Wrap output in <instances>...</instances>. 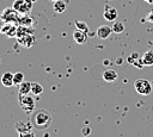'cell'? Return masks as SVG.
<instances>
[{
    "label": "cell",
    "instance_id": "cell-25",
    "mask_svg": "<svg viewBox=\"0 0 153 137\" xmlns=\"http://www.w3.org/2000/svg\"><path fill=\"white\" fill-rule=\"evenodd\" d=\"M29 1H31V2H36L37 0H29Z\"/></svg>",
    "mask_w": 153,
    "mask_h": 137
},
{
    "label": "cell",
    "instance_id": "cell-4",
    "mask_svg": "<svg viewBox=\"0 0 153 137\" xmlns=\"http://www.w3.org/2000/svg\"><path fill=\"white\" fill-rule=\"evenodd\" d=\"M32 4L29 0H14L12 4V7L19 13V14H29L32 10Z\"/></svg>",
    "mask_w": 153,
    "mask_h": 137
},
{
    "label": "cell",
    "instance_id": "cell-6",
    "mask_svg": "<svg viewBox=\"0 0 153 137\" xmlns=\"http://www.w3.org/2000/svg\"><path fill=\"white\" fill-rule=\"evenodd\" d=\"M17 29H18V26L14 25V23H5L0 29V33L6 36L7 38L16 37L17 36Z\"/></svg>",
    "mask_w": 153,
    "mask_h": 137
},
{
    "label": "cell",
    "instance_id": "cell-22",
    "mask_svg": "<svg viewBox=\"0 0 153 137\" xmlns=\"http://www.w3.org/2000/svg\"><path fill=\"white\" fill-rule=\"evenodd\" d=\"M19 137H36V135H35L33 130H29V131H25V132H20Z\"/></svg>",
    "mask_w": 153,
    "mask_h": 137
},
{
    "label": "cell",
    "instance_id": "cell-3",
    "mask_svg": "<svg viewBox=\"0 0 153 137\" xmlns=\"http://www.w3.org/2000/svg\"><path fill=\"white\" fill-rule=\"evenodd\" d=\"M134 88L141 95H148L152 92V85L146 79H137L134 82Z\"/></svg>",
    "mask_w": 153,
    "mask_h": 137
},
{
    "label": "cell",
    "instance_id": "cell-17",
    "mask_svg": "<svg viewBox=\"0 0 153 137\" xmlns=\"http://www.w3.org/2000/svg\"><path fill=\"white\" fill-rule=\"evenodd\" d=\"M17 23H19L23 26H31L32 19L27 14H19V18H18V21Z\"/></svg>",
    "mask_w": 153,
    "mask_h": 137
},
{
    "label": "cell",
    "instance_id": "cell-13",
    "mask_svg": "<svg viewBox=\"0 0 153 137\" xmlns=\"http://www.w3.org/2000/svg\"><path fill=\"white\" fill-rule=\"evenodd\" d=\"M117 77H118V75L114 69H106L103 73V80L106 82H114V81H116Z\"/></svg>",
    "mask_w": 153,
    "mask_h": 137
},
{
    "label": "cell",
    "instance_id": "cell-7",
    "mask_svg": "<svg viewBox=\"0 0 153 137\" xmlns=\"http://www.w3.org/2000/svg\"><path fill=\"white\" fill-rule=\"evenodd\" d=\"M103 17L105 20L108 21H115L116 18H117V10L112 6H109L106 5L104 7V12H103Z\"/></svg>",
    "mask_w": 153,
    "mask_h": 137
},
{
    "label": "cell",
    "instance_id": "cell-2",
    "mask_svg": "<svg viewBox=\"0 0 153 137\" xmlns=\"http://www.w3.org/2000/svg\"><path fill=\"white\" fill-rule=\"evenodd\" d=\"M19 106L26 113H32L35 111V98L30 94H19Z\"/></svg>",
    "mask_w": 153,
    "mask_h": 137
},
{
    "label": "cell",
    "instance_id": "cell-18",
    "mask_svg": "<svg viewBox=\"0 0 153 137\" xmlns=\"http://www.w3.org/2000/svg\"><path fill=\"white\" fill-rule=\"evenodd\" d=\"M43 92V87L38 82H31V94L32 95H39Z\"/></svg>",
    "mask_w": 153,
    "mask_h": 137
},
{
    "label": "cell",
    "instance_id": "cell-16",
    "mask_svg": "<svg viewBox=\"0 0 153 137\" xmlns=\"http://www.w3.org/2000/svg\"><path fill=\"white\" fill-rule=\"evenodd\" d=\"M53 10L56 13H63L66 11V4L63 0H56L53 4Z\"/></svg>",
    "mask_w": 153,
    "mask_h": 137
},
{
    "label": "cell",
    "instance_id": "cell-11",
    "mask_svg": "<svg viewBox=\"0 0 153 137\" xmlns=\"http://www.w3.org/2000/svg\"><path fill=\"white\" fill-rule=\"evenodd\" d=\"M73 38H74V41H75L78 44H84V43L87 41V32L76 29V30L73 32Z\"/></svg>",
    "mask_w": 153,
    "mask_h": 137
},
{
    "label": "cell",
    "instance_id": "cell-20",
    "mask_svg": "<svg viewBox=\"0 0 153 137\" xmlns=\"http://www.w3.org/2000/svg\"><path fill=\"white\" fill-rule=\"evenodd\" d=\"M24 81V74L22 71H17L13 74V82H14V86H19L22 82Z\"/></svg>",
    "mask_w": 153,
    "mask_h": 137
},
{
    "label": "cell",
    "instance_id": "cell-12",
    "mask_svg": "<svg viewBox=\"0 0 153 137\" xmlns=\"http://www.w3.org/2000/svg\"><path fill=\"white\" fill-rule=\"evenodd\" d=\"M1 83H2V86H5V87H12V86H14V82H13V74L10 73V71L4 73L2 76H1Z\"/></svg>",
    "mask_w": 153,
    "mask_h": 137
},
{
    "label": "cell",
    "instance_id": "cell-1",
    "mask_svg": "<svg viewBox=\"0 0 153 137\" xmlns=\"http://www.w3.org/2000/svg\"><path fill=\"white\" fill-rule=\"evenodd\" d=\"M31 123L35 129L37 130H45L48 129L53 123V116L51 113L45 108H38L35 110L31 114Z\"/></svg>",
    "mask_w": 153,
    "mask_h": 137
},
{
    "label": "cell",
    "instance_id": "cell-14",
    "mask_svg": "<svg viewBox=\"0 0 153 137\" xmlns=\"http://www.w3.org/2000/svg\"><path fill=\"white\" fill-rule=\"evenodd\" d=\"M142 63L146 67H151L153 66V50H147L142 56H141Z\"/></svg>",
    "mask_w": 153,
    "mask_h": 137
},
{
    "label": "cell",
    "instance_id": "cell-23",
    "mask_svg": "<svg viewBox=\"0 0 153 137\" xmlns=\"http://www.w3.org/2000/svg\"><path fill=\"white\" fill-rule=\"evenodd\" d=\"M140 57H139V54L137 52H133L129 57H128V62L129 63H131V64H134V62L136 61V60H139Z\"/></svg>",
    "mask_w": 153,
    "mask_h": 137
},
{
    "label": "cell",
    "instance_id": "cell-24",
    "mask_svg": "<svg viewBox=\"0 0 153 137\" xmlns=\"http://www.w3.org/2000/svg\"><path fill=\"white\" fill-rule=\"evenodd\" d=\"M146 2H148V4H153V0H145Z\"/></svg>",
    "mask_w": 153,
    "mask_h": 137
},
{
    "label": "cell",
    "instance_id": "cell-15",
    "mask_svg": "<svg viewBox=\"0 0 153 137\" xmlns=\"http://www.w3.org/2000/svg\"><path fill=\"white\" fill-rule=\"evenodd\" d=\"M18 92L19 94H29L31 93V82L29 81H23L19 86H18Z\"/></svg>",
    "mask_w": 153,
    "mask_h": 137
},
{
    "label": "cell",
    "instance_id": "cell-9",
    "mask_svg": "<svg viewBox=\"0 0 153 137\" xmlns=\"http://www.w3.org/2000/svg\"><path fill=\"white\" fill-rule=\"evenodd\" d=\"M112 32V29L111 26L109 25H100L98 29H97V37L100 38V39H106Z\"/></svg>",
    "mask_w": 153,
    "mask_h": 137
},
{
    "label": "cell",
    "instance_id": "cell-8",
    "mask_svg": "<svg viewBox=\"0 0 153 137\" xmlns=\"http://www.w3.org/2000/svg\"><path fill=\"white\" fill-rule=\"evenodd\" d=\"M32 127H33V125H32L31 120H19L14 125V129L18 131V133L25 132V131H29V130H32Z\"/></svg>",
    "mask_w": 153,
    "mask_h": 137
},
{
    "label": "cell",
    "instance_id": "cell-5",
    "mask_svg": "<svg viewBox=\"0 0 153 137\" xmlns=\"http://www.w3.org/2000/svg\"><path fill=\"white\" fill-rule=\"evenodd\" d=\"M0 18L5 23H17L18 18H19V13L13 7H7L2 11Z\"/></svg>",
    "mask_w": 153,
    "mask_h": 137
},
{
    "label": "cell",
    "instance_id": "cell-19",
    "mask_svg": "<svg viewBox=\"0 0 153 137\" xmlns=\"http://www.w3.org/2000/svg\"><path fill=\"white\" fill-rule=\"evenodd\" d=\"M111 29H112V32L115 33H121L124 31V25L123 23L121 21H114V24L111 25Z\"/></svg>",
    "mask_w": 153,
    "mask_h": 137
},
{
    "label": "cell",
    "instance_id": "cell-10",
    "mask_svg": "<svg viewBox=\"0 0 153 137\" xmlns=\"http://www.w3.org/2000/svg\"><path fill=\"white\" fill-rule=\"evenodd\" d=\"M17 39H18V43L22 44L24 48H30L35 42V36L32 33H29L22 37H17Z\"/></svg>",
    "mask_w": 153,
    "mask_h": 137
},
{
    "label": "cell",
    "instance_id": "cell-21",
    "mask_svg": "<svg viewBox=\"0 0 153 137\" xmlns=\"http://www.w3.org/2000/svg\"><path fill=\"white\" fill-rule=\"evenodd\" d=\"M75 26L78 30H81V31H85V32H88V26L85 21H81V20H75Z\"/></svg>",
    "mask_w": 153,
    "mask_h": 137
},
{
    "label": "cell",
    "instance_id": "cell-26",
    "mask_svg": "<svg viewBox=\"0 0 153 137\" xmlns=\"http://www.w3.org/2000/svg\"><path fill=\"white\" fill-rule=\"evenodd\" d=\"M50 1H53V2H54V1H56V0H50Z\"/></svg>",
    "mask_w": 153,
    "mask_h": 137
}]
</instances>
